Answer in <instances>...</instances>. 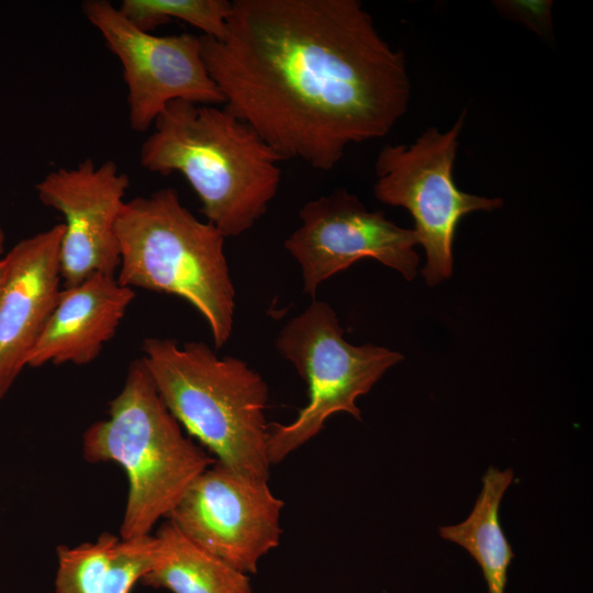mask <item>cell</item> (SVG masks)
I'll return each instance as SVG.
<instances>
[{"label": "cell", "mask_w": 593, "mask_h": 593, "mask_svg": "<svg viewBox=\"0 0 593 593\" xmlns=\"http://www.w3.org/2000/svg\"><path fill=\"white\" fill-rule=\"evenodd\" d=\"M155 535L123 539L102 533L94 541L57 548L55 593H132L150 569Z\"/></svg>", "instance_id": "14"}, {"label": "cell", "mask_w": 593, "mask_h": 593, "mask_svg": "<svg viewBox=\"0 0 593 593\" xmlns=\"http://www.w3.org/2000/svg\"><path fill=\"white\" fill-rule=\"evenodd\" d=\"M277 348L307 383L309 402L289 424L271 425V466L316 436L333 414L361 419L357 398L404 358L385 347L349 344L335 311L323 301L312 302L282 327Z\"/></svg>", "instance_id": "6"}, {"label": "cell", "mask_w": 593, "mask_h": 593, "mask_svg": "<svg viewBox=\"0 0 593 593\" xmlns=\"http://www.w3.org/2000/svg\"><path fill=\"white\" fill-rule=\"evenodd\" d=\"M64 224L18 242L2 257L0 284V400L20 372L51 317L63 287Z\"/></svg>", "instance_id": "12"}, {"label": "cell", "mask_w": 593, "mask_h": 593, "mask_svg": "<svg viewBox=\"0 0 593 593\" xmlns=\"http://www.w3.org/2000/svg\"><path fill=\"white\" fill-rule=\"evenodd\" d=\"M118 281L179 296L206 321L215 349L233 331L235 290L223 234L198 220L174 188L124 203L116 223Z\"/></svg>", "instance_id": "5"}, {"label": "cell", "mask_w": 593, "mask_h": 593, "mask_svg": "<svg viewBox=\"0 0 593 593\" xmlns=\"http://www.w3.org/2000/svg\"><path fill=\"white\" fill-rule=\"evenodd\" d=\"M283 501L267 480L234 471L217 461L188 488L169 516L186 536L242 573L280 542Z\"/></svg>", "instance_id": "9"}, {"label": "cell", "mask_w": 593, "mask_h": 593, "mask_svg": "<svg viewBox=\"0 0 593 593\" xmlns=\"http://www.w3.org/2000/svg\"><path fill=\"white\" fill-rule=\"evenodd\" d=\"M134 299V289L121 284L116 275L99 272L63 288L26 366L92 362L114 337Z\"/></svg>", "instance_id": "13"}, {"label": "cell", "mask_w": 593, "mask_h": 593, "mask_svg": "<svg viewBox=\"0 0 593 593\" xmlns=\"http://www.w3.org/2000/svg\"><path fill=\"white\" fill-rule=\"evenodd\" d=\"M141 357L165 405L214 459L242 474L269 480V391L245 361L219 357L202 342L182 346L147 337Z\"/></svg>", "instance_id": "3"}, {"label": "cell", "mask_w": 593, "mask_h": 593, "mask_svg": "<svg viewBox=\"0 0 593 593\" xmlns=\"http://www.w3.org/2000/svg\"><path fill=\"white\" fill-rule=\"evenodd\" d=\"M200 42L224 108L283 160L329 171L409 107L405 56L358 0H233L225 35Z\"/></svg>", "instance_id": "1"}, {"label": "cell", "mask_w": 593, "mask_h": 593, "mask_svg": "<svg viewBox=\"0 0 593 593\" xmlns=\"http://www.w3.org/2000/svg\"><path fill=\"white\" fill-rule=\"evenodd\" d=\"M120 12L139 30L152 33L176 19L221 40L231 11L228 0H123Z\"/></svg>", "instance_id": "17"}, {"label": "cell", "mask_w": 593, "mask_h": 593, "mask_svg": "<svg viewBox=\"0 0 593 593\" xmlns=\"http://www.w3.org/2000/svg\"><path fill=\"white\" fill-rule=\"evenodd\" d=\"M82 12L122 64L132 130L147 131L172 101L224 103L203 61L200 36L142 31L107 0L85 1Z\"/></svg>", "instance_id": "8"}, {"label": "cell", "mask_w": 593, "mask_h": 593, "mask_svg": "<svg viewBox=\"0 0 593 593\" xmlns=\"http://www.w3.org/2000/svg\"><path fill=\"white\" fill-rule=\"evenodd\" d=\"M155 537L156 555L142 584L171 593H251L247 574L195 544L171 521Z\"/></svg>", "instance_id": "15"}, {"label": "cell", "mask_w": 593, "mask_h": 593, "mask_svg": "<svg viewBox=\"0 0 593 593\" xmlns=\"http://www.w3.org/2000/svg\"><path fill=\"white\" fill-rule=\"evenodd\" d=\"M465 122L466 111L445 132L428 127L410 145H385L374 164V195L411 213L427 257L422 273L430 287L452 273V243L460 220L503 204L501 198L470 194L455 183L452 170Z\"/></svg>", "instance_id": "7"}, {"label": "cell", "mask_w": 593, "mask_h": 593, "mask_svg": "<svg viewBox=\"0 0 593 593\" xmlns=\"http://www.w3.org/2000/svg\"><path fill=\"white\" fill-rule=\"evenodd\" d=\"M89 462H115L127 479L119 536L152 534L168 517L191 483L216 460L187 436L161 400L142 358L127 367L108 416L82 436Z\"/></svg>", "instance_id": "4"}, {"label": "cell", "mask_w": 593, "mask_h": 593, "mask_svg": "<svg viewBox=\"0 0 593 593\" xmlns=\"http://www.w3.org/2000/svg\"><path fill=\"white\" fill-rule=\"evenodd\" d=\"M493 5L500 14L523 24L544 40L552 37V1L497 0Z\"/></svg>", "instance_id": "18"}, {"label": "cell", "mask_w": 593, "mask_h": 593, "mask_svg": "<svg viewBox=\"0 0 593 593\" xmlns=\"http://www.w3.org/2000/svg\"><path fill=\"white\" fill-rule=\"evenodd\" d=\"M299 219L301 224L284 247L299 262L303 291L310 296H315L322 282L367 257L398 270L406 280L416 276L414 230L394 224L383 212L369 211L346 189L306 202Z\"/></svg>", "instance_id": "10"}, {"label": "cell", "mask_w": 593, "mask_h": 593, "mask_svg": "<svg viewBox=\"0 0 593 593\" xmlns=\"http://www.w3.org/2000/svg\"><path fill=\"white\" fill-rule=\"evenodd\" d=\"M4 247H5V233L0 223V258L4 255Z\"/></svg>", "instance_id": "19"}, {"label": "cell", "mask_w": 593, "mask_h": 593, "mask_svg": "<svg viewBox=\"0 0 593 593\" xmlns=\"http://www.w3.org/2000/svg\"><path fill=\"white\" fill-rule=\"evenodd\" d=\"M3 260H2V257L0 258V284H1V280H2V276H3Z\"/></svg>", "instance_id": "20"}, {"label": "cell", "mask_w": 593, "mask_h": 593, "mask_svg": "<svg viewBox=\"0 0 593 593\" xmlns=\"http://www.w3.org/2000/svg\"><path fill=\"white\" fill-rule=\"evenodd\" d=\"M128 186V176L113 160L97 167L91 159L51 171L36 183L38 200L65 217L59 251L64 288L94 273L116 275V223Z\"/></svg>", "instance_id": "11"}, {"label": "cell", "mask_w": 593, "mask_h": 593, "mask_svg": "<svg viewBox=\"0 0 593 593\" xmlns=\"http://www.w3.org/2000/svg\"><path fill=\"white\" fill-rule=\"evenodd\" d=\"M141 147V165L164 176L179 172L201 201L206 222L224 237L250 230L281 182L283 159L226 108L172 101Z\"/></svg>", "instance_id": "2"}, {"label": "cell", "mask_w": 593, "mask_h": 593, "mask_svg": "<svg viewBox=\"0 0 593 593\" xmlns=\"http://www.w3.org/2000/svg\"><path fill=\"white\" fill-rule=\"evenodd\" d=\"M512 469L490 467L471 514L462 523L439 528L444 539L463 547L477 560L490 593H504L513 551L502 530L499 510L502 497L513 481Z\"/></svg>", "instance_id": "16"}]
</instances>
